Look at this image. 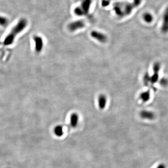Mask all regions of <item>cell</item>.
<instances>
[{
	"mask_svg": "<svg viewBox=\"0 0 168 168\" xmlns=\"http://www.w3.org/2000/svg\"><path fill=\"white\" fill-rule=\"evenodd\" d=\"M35 42V50L37 53H40L43 50L44 47V41L43 38L40 36H36L34 37Z\"/></svg>",
	"mask_w": 168,
	"mask_h": 168,
	"instance_id": "obj_5",
	"label": "cell"
},
{
	"mask_svg": "<svg viewBox=\"0 0 168 168\" xmlns=\"http://www.w3.org/2000/svg\"><path fill=\"white\" fill-rule=\"evenodd\" d=\"M144 20L147 23H150L153 20V17L151 14L149 13H146L143 16Z\"/></svg>",
	"mask_w": 168,
	"mask_h": 168,
	"instance_id": "obj_14",
	"label": "cell"
},
{
	"mask_svg": "<svg viewBox=\"0 0 168 168\" xmlns=\"http://www.w3.org/2000/svg\"><path fill=\"white\" fill-rule=\"evenodd\" d=\"M140 116L141 118L144 119L152 120L155 117V113L151 111L143 110L141 111L140 113Z\"/></svg>",
	"mask_w": 168,
	"mask_h": 168,
	"instance_id": "obj_9",
	"label": "cell"
},
{
	"mask_svg": "<svg viewBox=\"0 0 168 168\" xmlns=\"http://www.w3.org/2000/svg\"><path fill=\"white\" fill-rule=\"evenodd\" d=\"M27 22L24 19L20 21L18 24L14 26L10 33L5 38L4 44L5 46H9L13 43L17 35L24 30L27 26Z\"/></svg>",
	"mask_w": 168,
	"mask_h": 168,
	"instance_id": "obj_1",
	"label": "cell"
},
{
	"mask_svg": "<svg viewBox=\"0 0 168 168\" xmlns=\"http://www.w3.org/2000/svg\"><path fill=\"white\" fill-rule=\"evenodd\" d=\"M160 65L159 63H155L153 65L154 74L151 77V82L152 84L157 83L159 78V72Z\"/></svg>",
	"mask_w": 168,
	"mask_h": 168,
	"instance_id": "obj_6",
	"label": "cell"
},
{
	"mask_svg": "<svg viewBox=\"0 0 168 168\" xmlns=\"http://www.w3.org/2000/svg\"><path fill=\"white\" fill-rule=\"evenodd\" d=\"M107 104V98L105 94L99 95L98 98V105L101 110H104L106 107Z\"/></svg>",
	"mask_w": 168,
	"mask_h": 168,
	"instance_id": "obj_8",
	"label": "cell"
},
{
	"mask_svg": "<svg viewBox=\"0 0 168 168\" xmlns=\"http://www.w3.org/2000/svg\"><path fill=\"white\" fill-rule=\"evenodd\" d=\"M92 0H83L81 4L80 8L82 9L85 14L89 12L92 4Z\"/></svg>",
	"mask_w": 168,
	"mask_h": 168,
	"instance_id": "obj_10",
	"label": "cell"
},
{
	"mask_svg": "<svg viewBox=\"0 0 168 168\" xmlns=\"http://www.w3.org/2000/svg\"><path fill=\"white\" fill-rule=\"evenodd\" d=\"M141 1L142 0H133V3L135 6V7H138L141 4Z\"/></svg>",
	"mask_w": 168,
	"mask_h": 168,
	"instance_id": "obj_18",
	"label": "cell"
},
{
	"mask_svg": "<svg viewBox=\"0 0 168 168\" xmlns=\"http://www.w3.org/2000/svg\"><path fill=\"white\" fill-rule=\"evenodd\" d=\"M134 8H136V7L133 3H120L114 5V9L117 16L122 17L128 16L130 14Z\"/></svg>",
	"mask_w": 168,
	"mask_h": 168,
	"instance_id": "obj_2",
	"label": "cell"
},
{
	"mask_svg": "<svg viewBox=\"0 0 168 168\" xmlns=\"http://www.w3.org/2000/svg\"><path fill=\"white\" fill-rule=\"evenodd\" d=\"M54 133L57 136H62L64 134L63 126L61 125L56 126L54 129Z\"/></svg>",
	"mask_w": 168,
	"mask_h": 168,
	"instance_id": "obj_13",
	"label": "cell"
},
{
	"mask_svg": "<svg viewBox=\"0 0 168 168\" xmlns=\"http://www.w3.org/2000/svg\"><path fill=\"white\" fill-rule=\"evenodd\" d=\"M85 26V23L82 20H77L73 22L68 25L70 31L74 32L78 29H81Z\"/></svg>",
	"mask_w": 168,
	"mask_h": 168,
	"instance_id": "obj_3",
	"label": "cell"
},
{
	"mask_svg": "<svg viewBox=\"0 0 168 168\" xmlns=\"http://www.w3.org/2000/svg\"><path fill=\"white\" fill-rule=\"evenodd\" d=\"M161 30L162 32L164 33L168 32V7L165 10L163 15Z\"/></svg>",
	"mask_w": 168,
	"mask_h": 168,
	"instance_id": "obj_7",
	"label": "cell"
},
{
	"mask_svg": "<svg viewBox=\"0 0 168 168\" xmlns=\"http://www.w3.org/2000/svg\"><path fill=\"white\" fill-rule=\"evenodd\" d=\"M91 36L93 38L96 39L101 43H105L108 41L107 36L101 32L93 30L91 32Z\"/></svg>",
	"mask_w": 168,
	"mask_h": 168,
	"instance_id": "obj_4",
	"label": "cell"
},
{
	"mask_svg": "<svg viewBox=\"0 0 168 168\" xmlns=\"http://www.w3.org/2000/svg\"><path fill=\"white\" fill-rule=\"evenodd\" d=\"M160 84L162 86H167L168 85V80L165 78H162L160 80Z\"/></svg>",
	"mask_w": 168,
	"mask_h": 168,
	"instance_id": "obj_17",
	"label": "cell"
},
{
	"mask_svg": "<svg viewBox=\"0 0 168 168\" xmlns=\"http://www.w3.org/2000/svg\"><path fill=\"white\" fill-rule=\"evenodd\" d=\"M150 81H151V77L149 76L148 73H146L144 78V82L145 85L147 86L150 83Z\"/></svg>",
	"mask_w": 168,
	"mask_h": 168,
	"instance_id": "obj_15",
	"label": "cell"
},
{
	"mask_svg": "<svg viewBox=\"0 0 168 168\" xmlns=\"http://www.w3.org/2000/svg\"><path fill=\"white\" fill-rule=\"evenodd\" d=\"M150 98V93L149 90L142 92L140 95V98L142 102H146L149 101Z\"/></svg>",
	"mask_w": 168,
	"mask_h": 168,
	"instance_id": "obj_12",
	"label": "cell"
},
{
	"mask_svg": "<svg viewBox=\"0 0 168 168\" xmlns=\"http://www.w3.org/2000/svg\"><path fill=\"white\" fill-rule=\"evenodd\" d=\"M157 168H165V167L164 164H161L159 165V166Z\"/></svg>",
	"mask_w": 168,
	"mask_h": 168,
	"instance_id": "obj_19",
	"label": "cell"
},
{
	"mask_svg": "<svg viewBox=\"0 0 168 168\" xmlns=\"http://www.w3.org/2000/svg\"><path fill=\"white\" fill-rule=\"evenodd\" d=\"M74 13L78 16H82L85 15V14L82 10V9L80 7H76L74 9Z\"/></svg>",
	"mask_w": 168,
	"mask_h": 168,
	"instance_id": "obj_16",
	"label": "cell"
},
{
	"mask_svg": "<svg viewBox=\"0 0 168 168\" xmlns=\"http://www.w3.org/2000/svg\"><path fill=\"white\" fill-rule=\"evenodd\" d=\"M79 122V116L76 113H72L70 116V125L73 128H76Z\"/></svg>",
	"mask_w": 168,
	"mask_h": 168,
	"instance_id": "obj_11",
	"label": "cell"
}]
</instances>
